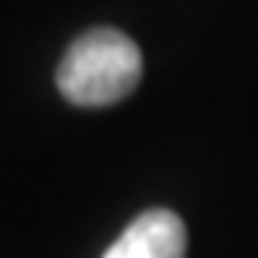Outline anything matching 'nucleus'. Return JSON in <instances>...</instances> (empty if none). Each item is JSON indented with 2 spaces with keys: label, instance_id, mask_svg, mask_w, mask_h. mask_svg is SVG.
Wrapping results in <instances>:
<instances>
[{
  "label": "nucleus",
  "instance_id": "nucleus-2",
  "mask_svg": "<svg viewBox=\"0 0 258 258\" xmlns=\"http://www.w3.org/2000/svg\"><path fill=\"white\" fill-rule=\"evenodd\" d=\"M187 227L168 209H150L137 215L121 236L103 252V258H183Z\"/></svg>",
  "mask_w": 258,
  "mask_h": 258
},
{
  "label": "nucleus",
  "instance_id": "nucleus-1",
  "mask_svg": "<svg viewBox=\"0 0 258 258\" xmlns=\"http://www.w3.org/2000/svg\"><path fill=\"white\" fill-rule=\"evenodd\" d=\"M143 75L140 47L118 28H94L72 41L56 69L59 94L75 106H112L134 94Z\"/></svg>",
  "mask_w": 258,
  "mask_h": 258
}]
</instances>
